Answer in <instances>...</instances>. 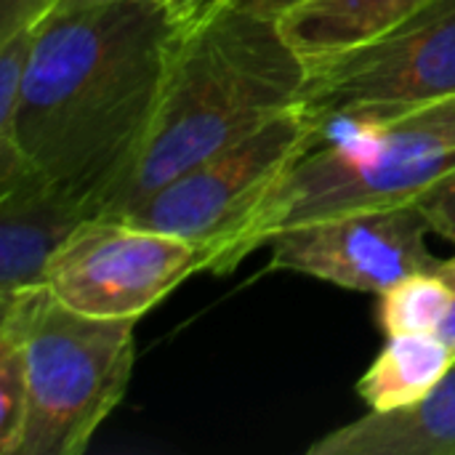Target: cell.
Masks as SVG:
<instances>
[{"instance_id":"1","label":"cell","mask_w":455,"mask_h":455,"mask_svg":"<svg viewBox=\"0 0 455 455\" xmlns=\"http://www.w3.org/2000/svg\"><path fill=\"white\" fill-rule=\"evenodd\" d=\"M179 35L165 0L48 11L37 21L16 139L93 216L147 139Z\"/></svg>"},{"instance_id":"2","label":"cell","mask_w":455,"mask_h":455,"mask_svg":"<svg viewBox=\"0 0 455 455\" xmlns=\"http://www.w3.org/2000/svg\"><path fill=\"white\" fill-rule=\"evenodd\" d=\"M307 77V56L275 16L229 3L184 29L147 139L96 216L128 213L181 171L299 107Z\"/></svg>"},{"instance_id":"3","label":"cell","mask_w":455,"mask_h":455,"mask_svg":"<svg viewBox=\"0 0 455 455\" xmlns=\"http://www.w3.org/2000/svg\"><path fill=\"white\" fill-rule=\"evenodd\" d=\"M455 171V99L325 131L259 208L227 272L288 227L368 208L416 203Z\"/></svg>"},{"instance_id":"4","label":"cell","mask_w":455,"mask_h":455,"mask_svg":"<svg viewBox=\"0 0 455 455\" xmlns=\"http://www.w3.org/2000/svg\"><path fill=\"white\" fill-rule=\"evenodd\" d=\"M128 317L67 307L48 285L0 299V331L27 357L29 405L16 455H80L120 405L133 371Z\"/></svg>"},{"instance_id":"5","label":"cell","mask_w":455,"mask_h":455,"mask_svg":"<svg viewBox=\"0 0 455 455\" xmlns=\"http://www.w3.org/2000/svg\"><path fill=\"white\" fill-rule=\"evenodd\" d=\"M312 147L315 125L293 107L243 141L181 171L117 219L192 243L208 253L205 272L227 275L232 248Z\"/></svg>"},{"instance_id":"6","label":"cell","mask_w":455,"mask_h":455,"mask_svg":"<svg viewBox=\"0 0 455 455\" xmlns=\"http://www.w3.org/2000/svg\"><path fill=\"white\" fill-rule=\"evenodd\" d=\"M299 101L315 141L341 123L455 99V3L381 40L315 56Z\"/></svg>"},{"instance_id":"7","label":"cell","mask_w":455,"mask_h":455,"mask_svg":"<svg viewBox=\"0 0 455 455\" xmlns=\"http://www.w3.org/2000/svg\"><path fill=\"white\" fill-rule=\"evenodd\" d=\"M205 269L208 253L181 237L117 216H91L53 253L45 285L83 315L139 320Z\"/></svg>"},{"instance_id":"8","label":"cell","mask_w":455,"mask_h":455,"mask_svg":"<svg viewBox=\"0 0 455 455\" xmlns=\"http://www.w3.org/2000/svg\"><path fill=\"white\" fill-rule=\"evenodd\" d=\"M429 232L419 203H403L312 219L275 232L264 248L272 253V269L379 296L408 275L437 269L440 259L427 245Z\"/></svg>"},{"instance_id":"9","label":"cell","mask_w":455,"mask_h":455,"mask_svg":"<svg viewBox=\"0 0 455 455\" xmlns=\"http://www.w3.org/2000/svg\"><path fill=\"white\" fill-rule=\"evenodd\" d=\"M91 216L85 200L37 168L0 181V299L45 285L53 253Z\"/></svg>"},{"instance_id":"10","label":"cell","mask_w":455,"mask_h":455,"mask_svg":"<svg viewBox=\"0 0 455 455\" xmlns=\"http://www.w3.org/2000/svg\"><path fill=\"white\" fill-rule=\"evenodd\" d=\"M309 455H455V365L421 405L403 413H365L320 440Z\"/></svg>"},{"instance_id":"11","label":"cell","mask_w":455,"mask_h":455,"mask_svg":"<svg viewBox=\"0 0 455 455\" xmlns=\"http://www.w3.org/2000/svg\"><path fill=\"white\" fill-rule=\"evenodd\" d=\"M451 3L455 0H307L280 24L288 40L315 59L381 40Z\"/></svg>"},{"instance_id":"12","label":"cell","mask_w":455,"mask_h":455,"mask_svg":"<svg viewBox=\"0 0 455 455\" xmlns=\"http://www.w3.org/2000/svg\"><path fill=\"white\" fill-rule=\"evenodd\" d=\"M453 365V349L440 333L387 336L379 357L357 381V395L371 413H403L432 397Z\"/></svg>"},{"instance_id":"13","label":"cell","mask_w":455,"mask_h":455,"mask_svg":"<svg viewBox=\"0 0 455 455\" xmlns=\"http://www.w3.org/2000/svg\"><path fill=\"white\" fill-rule=\"evenodd\" d=\"M453 293L437 272H416L379 293L376 323L384 336L440 333Z\"/></svg>"},{"instance_id":"14","label":"cell","mask_w":455,"mask_h":455,"mask_svg":"<svg viewBox=\"0 0 455 455\" xmlns=\"http://www.w3.org/2000/svg\"><path fill=\"white\" fill-rule=\"evenodd\" d=\"M37 24L21 27L0 37V181L35 168L16 139V117L21 107V91L27 67L32 59Z\"/></svg>"},{"instance_id":"15","label":"cell","mask_w":455,"mask_h":455,"mask_svg":"<svg viewBox=\"0 0 455 455\" xmlns=\"http://www.w3.org/2000/svg\"><path fill=\"white\" fill-rule=\"evenodd\" d=\"M29 405L27 357L13 333L0 331V453L16 455Z\"/></svg>"},{"instance_id":"16","label":"cell","mask_w":455,"mask_h":455,"mask_svg":"<svg viewBox=\"0 0 455 455\" xmlns=\"http://www.w3.org/2000/svg\"><path fill=\"white\" fill-rule=\"evenodd\" d=\"M416 203L432 224V232L448 237L455 245V171L427 189Z\"/></svg>"},{"instance_id":"17","label":"cell","mask_w":455,"mask_h":455,"mask_svg":"<svg viewBox=\"0 0 455 455\" xmlns=\"http://www.w3.org/2000/svg\"><path fill=\"white\" fill-rule=\"evenodd\" d=\"M53 5L56 0H0V37L37 24Z\"/></svg>"},{"instance_id":"18","label":"cell","mask_w":455,"mask_h":455,"mask_svg":"<svg viewBox=\"0 0 455 455\" xmlns=\"http://www.w3.org/2000/svg\"><path fill=\"white\" fill-rule=\"evenodd\" d=\"M229 3H235V0H165V5H168L171 16L176 19L181 32L200 24L203 19H208L211 13L221 11Z\"/></svg>"},{"instance_id":"19","label":"cell","mask_w":455,"mask_h":455,"mask_svg":"<svg viewBox=\"0 0 455 455\" xmlns=\"http://www.w3.org/2000/svg\"><path fill=\"white\" fill-rule=\"evenodd\" d=\"M435 272L443 277V283H445V285L451 288V293H453L448 317H445V323H443V328H440V339L453 349L455 355V256H451V259H440V264H437Z\"/></svg>"},{"instance_id":"20","label":"cell","mask_w":455,"mask_h":455,"mask_svg":"<svg viewBox=\"0 0 455 455\" xmlns=\"http://www.w3.org/2000/svg\"><path fill=\"white\" fill-rule=\"evenodd\" d=\"M301 3H307V0H235V5H240V8L259 11V13H267L275 19H283L285 13H291Z\"/></svg>"},{"instance_id":"21","label":"cell","mask_w":455,"mask_h":455,"mask_svg":"<svg viewBox=\"0 0 455 455\" xmlns=\"http://www.w3.org/2000/svg\"><path fill=\"white\" fill-rule=\"evenodd\" d=\"M115 3H128V0H56L51 11H85V8H101Z\"/></svg>"}]
</instances>
